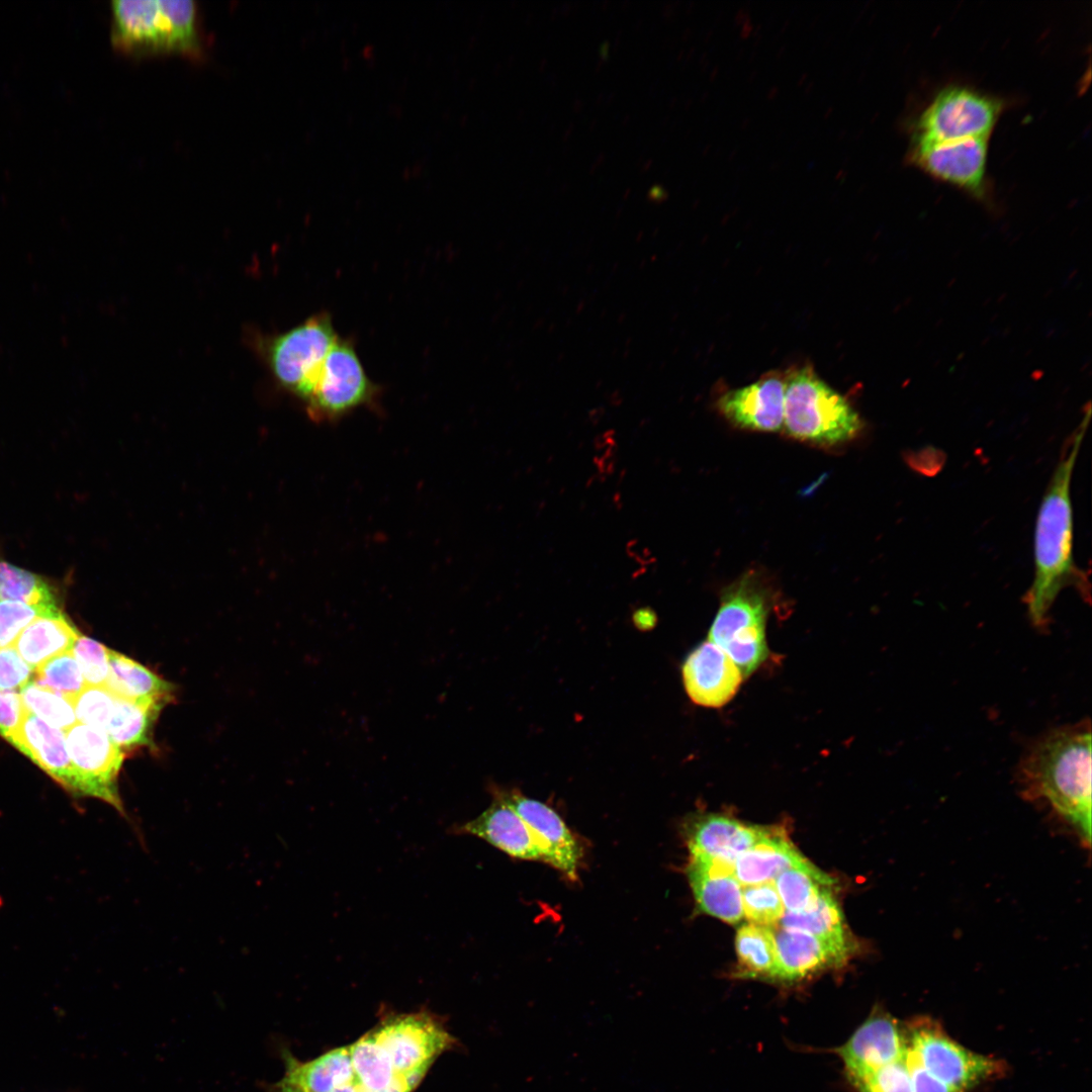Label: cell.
Segmentation results:
<instances>
[{
	"label": "cell",
	"mask_w": 1092,
	"mask_h": 1092,
	"mask_svg": "<svg viewBox=\"0 0 1092 1092\" xmlns=\"http://www.w3.org/2000/svg\"><path fill=\"white\" fill-rule=\"evenodd\" d=\"M1090 406L1064 444L1044 491L1035 523L1034 574L1024 597L1031 623L1044 628L1060 593L1075 586L1089 599V583L1073 556L1071 484L1074 467L1090 420Z\"/></svg>",
	"instance_id": "obj_1"
},
{
	"label": "cell",
	"mask_w": 1092,
	"mask_h": 1092,
	"mask_svg": "<svg viewBox=\"0 0 1092 1092\" xmlns=\"http://www.w3.org/2000/svg\"><path fill=\"white\" fill-rule=\"evenodd\" d=\"M1022 793L1042 801L1089 845L1091 840V729L1089 721L1052 730L1019 765Z\"/></svg>",
	"instance_id": "obj_2"
},
{
	"label": "cell",
	"mask_w": 1092,
	"mask_h": 1092,
	"mask_svg": "<svg viewBox=\"0 0 1092 1092\" xmlns=\"http://www.w3.org/2000/svg\"><path fill=\"white\" fill-rule=\"evenodd\" d=\"M112 41L131 55L203 51L198 9L193 0H114Z\"/></svg>",
	"instance_id": "obj_3"
},
{
	"label": "cell",
	"mask_w": 1092,
	"mask_h": 1092,
	"mask_svg": "<svg viewBox=\"0 0 1092 1092\" xmlns=\"http://www.w3.org/2000/svg\"><path fill=\"white\" fill-rule=\"evenodd\" d=\"M783 425L792 438L830 446L853 439L863 426L849 402L808 367L786 383Z\"/></svg>",
	"instance_id": "obj_4"
},
{
	"label": "cell",
	"mask_w": 1092,
	"mask_h": 1092,
	"mask_svg": "<svg viewBox=\"0 0 1092 1092\" xmlns=\"http://www.w3.org/2000/svg\"><path fill=\"white\" fill-rule=\"evenodd\" d=\"M767 614L765 596L749 577L730 585L721 597L708 640L731 657L743 676L750 675L769 657Z\"/></svg>",
	"instance_id": "obj_5"
},
{
	"label": "cell",
	"mask_w": 1092,
	"mask_h": 1092,
	"mask_svg": "<svg viewBox=\"0 0 1092 1092\" xmlns=\"http://www.w3.org/2000/svg\"><path fill=\"white\" fill-rule=\"evenodd\" d=\"M905 1027L906 1056L958 1092L1003 1076L1004 1062L974 1053L945 1033L938 1022L918 1017Z\"/></svg>",
	"instance_id": "obj_6"
},
{
	"label": "cell",
	"mask_w": 1092,
	"mask_h": 1092,
	"mask_svg": "<svg viewBox=\"0 0 1092 1092\" xmlns=\"http://www.w3.org/2000/svg\"><path fill=\"white\" fill-rule=\"evenodd\" d=\"M337 339L331 316L321 312L283 334L264 340L262 347L275 379L304 399Z\"/></svg>",
	"instance_id": "obj_7"
},
{
	"label": "cell",
	"mask_w": 1092,
	"mask_h": 1092,
	"mask_svg": "<svg viewBox=\"0 0 1092 1092\" xmlns=\"http://www.w3.org/2000/svg\"><path fill=\"white\" fill-rule=\"evenodd\" d=\"M394 1072L414 1089L436 1058L453 1042L428 1012L387 1017L371 1030Z\"/></svg>",
	"instance_id": "obj_8"
},
{
	"label": "cell",
	"mask_w": 1092,
	"mask_h": 1092,
	"mask_svg": "<svg viewBox=\"0 0 1092 1092\" xmlns=\"http://www.w3.org/2000/svg\"><path fill=\"white\" fill-rule=\"evenodd\" d=\"M376 391L352 344L338 338L304 400L314 419L331 421L370 403Z\"/></svg>",
	"instance_id": "obj_9"
},
{
	"label": "cell",
	"mask_w": 1092,
	"mask_h": 1092,
	"mask_svg": "<svg viewBox=\"0 0 1092 1092\" xmlns=\"http://www.w3.org/2000/svg\"><path fill=\"white\" fill-rule=\"evenodd\" d=\"M65 738L76 778L75 795L100 799L125 816L117 786L124 751L105 731L80 722L65 732Z\"/></svg>",
	"instance_id": "obj_10"
},
{
	"label": "cell",
	"mask_w": 1092,
	"mask_h": 1092,
	"mask_svg": "<svg viewBox=\"0 0 1092 1092\" xmlns=\"http://www.w3.org/2000/svg\"><path fill=\"white\" fill-rule=\"evenodd\" d=\"M1001 103L964 87L939 92L920 115L915 141L948 142L989 136Z\"/></svg>",
	"instance_id": "obj_11"
},
{
	"label": "cell",
	"mask_w": 1092,
	"mask_h": 1092,
	"mask_svg": "<svg viewBox=\"0 0 1092 1092\" xmlns=\"http://www.w3.org/2000/svg\"><path fill=\"white\" fill-rule=\"evenodd\" d=\"M988 139L975 136L948 142L914 140L912 158L932 176L982 197Z\"/></svg>",
	"instance_id": "obj_12"
},
{
	"label": "cell",
	"mask_w": 1092,
	"mask_h": 1092,
	"mask_svg": "<svg viewBox=\"0 0 1092 1092\" xmlns=\"http://www.w3.org/2000/svg\"><path fill=\"white\" fill-rule=\"evenodd\" d=\"M835 1053L849 1081L904 1058L905 1027L886 1011L875 1010Z\"/></svg>",
	"instance_id": "obj_13"
},
{
	"label": "cell",
	"mask_w": 1092,
	"mask_h": 1092,
	"mask_svg": "<svg viewBox=\"0 0 1092 1092\" xmlns=\"http://www.w3.org/2000/svg\"><path fill=\"white\" fill-rule=\"evenodd\" d=\"M528 825L541 846L545 861L568 879L577 875L582 849L561 817L546 804L517 792L494 791Z\"/></svg>",
	"instance_id": "obj_14"
},
{
	"label": "cell",
	"mask_w": 1092,
	"mask_h": 1092,
	"mask_svg": "<svg viewBox=\"0 0 1092 1092\" xmlns=\"http://www.w3.org/2000/svg\"><path fill=\"white\" fill-rule=\"evenodd\" d=\"M681 670L690 699L697 705L709 708L727 704L744 677L731 657L709 640L688 655Z\"/></svg>",
	"instance_id": "obj_15"
},
{
	"label": "cell",
	"mask_w": 1092,
	"mask_h": 1092,
	"mask_svg": "<svg viewBox=\"0 0 1092 1092\" xmlns=\"http://www.w3.org/2000/svg\"><path fill=\"white\" fill-rule=\"evenodd\" d=\"M449 832L479 837L515 858L545 861L543 850L528 825L495 796L479 816L452 826Z\"/></svg>",
	"instance_id": "obj_16"
},
{
	"label": "cell",
	"mask_w": 1092,
	"mask_h": 1092,
	"mask_svg": "<svg viewBox=\"0 0 1092 1092\" xmlns=\"http://www.w3.org/2000/svg\"><path fill=\"white\" fill-rule=\"evenodd\" d=\"M767 827L746 825L720 814L695 816L686 826L691 855L705 856L734 864L753 846Z\"/></svg>",
	"instance_id": "obj_17"
},
{
	"label": "cell",
	"mask_w": 1092,
	"mask_h": 1092,
	"mask_svg": "<svg viewBox=\"0 0 1092 1092\" xmlns=\"http://www.w3.org/2000/svg\"><path fill=\"white\" fill-rule=\"evenodd\" d=\"M785 387L780 378L767 377L727 391L718 402L720 412L741 429L776 432L784 423Z\"/></svg>",
	"instance_id": "obj_18"
},
{
	"label": "cell",
	"mask_w": 1092,
	"mask_h": 1092,
	"mask_svg": "<svg viewBox=\"0 0 1092 1092\" xmlns=\"http://www.w3.org/2000/svg\"><path fill=\"white\" fill-rule=\"evenodd\" d=\"M770 929L777 958L775 980L799 981L847 960L830 944L805 931L780 925Z\"/></svg>",
	"instance_id": "obj_19"
},
{
	"label": "cell",
	"mask_w": 1092,
	"mask_h": 1092,
	"mask_svg": "<svg viewBox=\"0 0 1092 1092\" xmlns=\"http://www.w3.org/2000/svg\"><path fill=\"white\" fill-rule=\"evenodd\" d=\"M8 741L75 795L76 778L64 731L27 712L19 729Z\"/></svg>",
	"instance_id": "obj_20"
},
{
	"label": "cell",
	"mask_w": 1092,
	"mask_h": 1092,
	"mask_svg": "<svg viewBox=\"0 0 1092 1092\" xmlns=\"http://www.w3.org/2000/svg\"><path fill=\"white\" fill-rule=\"evenodd\" d=\"M807 859L777 829L764 835L734 863V877L741 887L774 883L783 872Z\"/></svg>",
	"instance_id": "obj_21"
},
{
	"label": "cell",
	"mask_w": 1092,
	"mask_h": 1092,
	"mask_svg": "<svg viewBox=\"0 0 1092 1092\" xmlns=\"http://www.w3.org/2000/svg\"><path fill=\"white\" fill-rule=\"evenodd\" d=\"M79 636L75 626L60 613L34 619L20 632L12 647L34 670L49 659L71 651Z\"/></svg>",
	"instance_id": "obj_22"
},
{
	"label": "cell",
	"mask_w": 1092,
	"mask_h": 1092,
	"mask_svg": "<svg viewBox=\"0 0 1092 1092\" xmlns=\"http://www.w3.org/2000/svg\"><path fill=\"white\" fill-rule=\"evenodd\" d=\"M169 697L129 700L115 698L105 732L123 751L153 744V729Z\"/></svg>",
	"instance_id": "obj_23"
},
{
	"label": "cell",
	"mask_w": 1092,
	"mask_h": 1092,
	"mask_svg": "<svg viewBox=\"0 0 1092 1092\" xmlns=\"http://www.w3.org/2000/svg\"><path fill=\"white\" fill-rule=\"evenodd\" d=\"M778 925L810 933L847 958L854 948L832 889L823 892L815 905L806 911L785 912Z\"/></svg>",
	"instance_id": "obj_24"
},
{
	"label": "cell",
	"mask_w": 1092,
	"mask_h": 1092,
	"mask_svg": "<svg viewBox=\"0 0 1092 1092\" xmlns=\"http://www.w3.org/2000/svg\"><path fill=\"white\" fill-rule=\"evenodd\" d=\"M687 875L702 912L731 924L742 920V887L734 876L709 875L691 863Z\"/></svg>",
	"instance_id": "obj_25"
},
{
	"label": "cell",
	"mask_w": 1092,
	"mask_h": 1092,
	"mask_svg": "<svg viewBox=\"0 0 1092 1092\" xmlns=\"http://www.w3.org/2000/svg\"><path fill=\"white\" fill-rule=\"evenodd\" d=\"M359 1092H413L397 1076L371 1031L349 1045Z\"/></svg>",
	"instance_id": "obj_26"
},
{
	"label": "cell",
	"mask_w": 1092,
	"mask_h": 1092,
	"mask_svg": "<svg viewBox=\"0 0 1092 1092\" xmlns=\"http://www.w3.org/2000/svg\"><path fill=\"white\" fill-rule=\"evenodd\" d=\"M105 687L115 696L141 700L172 697L174 686L140 662L109 650V676Z\"/></svg>",
	"instance_id": "obj_27"
},
{
	"label": "cell",
	"mask_w": 1092,
	"mask_h": 1092,
	"mask_svg": "<svg viewBox=\"0 0 1092 1092\" xmlns=\"http://www.w3.org/2000/svg\"><path fill=\"white\" fill-rule=\"evenodd\" d=\"M774 885L785 912L797 913L812 908L823 892L832 889V880L806 860L783 872Z\"/></svg>",
	"instance_id": "obj_28"
},
{
	"label": "cell",
	"mask_w": 1092,
	"mask_h": 1092,
	"mask_svg": "<svg viewBox=\"0 0 1092 1092\" xmlns=\"http://www.w3.org/2000/svg\"><path fill=\"white\" fill-rule=\"evenodd\" d=\"M735 948L741 976L775 979L777 958L770 927L742 924L736 933Z\"/></svg>",
	"instance_id": "obj_29"
},
{
	"label": "cell",
	"mask_w": 1092,
	"mask_h": 1092,
	"mask_svg": "<svg viewBox=\"0 0 1092 1092\" xmlns=\"http://www.w3.org/2000/svg\"><path fill=\"white\" fill-rule=\"evenodd\" d=\"M0 600L59 608L54 592L40 576L7 562H0Z\"/></svg>",
	"instance_id": "obj_30"
},
{
	"label": "cell",
	"mask_w": 1092,
	"mask_h": 1092,
	"mask_svg": "<svg viewBox=\"0 0 1092 1092\" xmlns=\"http://www.w3.org/2000/svg\"><path fill=\"white\" fill-rule=\"evenodd\" d=\"M20 696L27 712L55 728L66 732L78 722L74 701L60 694L30 681L20 690Z\"/></svg>",
	"instance_id": "obj_31"
},
{
	"label": "cell",
	"mask_w": 1092,
	"mask_h": 1092,
	"mask_svg": "<svg viewBox=\"0 0 1092 1092\" xmlns=\"http://www.w3.org/2000/svg\"><path fill=\"white\" fill-rule=\"evenodd\" d=\"M31 681L72 701L87 686L71 651L59 654L36 667Z\"/></svg>",
	"instance_id": "obj_32"
},
{
	"label": "cell",
	"mask_w": 1092,
	"mask_h": 1092,
	"mask_svg": "<svg viewBox=\"0 0 1092 1092\" xmlns=\"http://www.w3.org/2000/svg\"><path fill=\"white\" fill-rule=\"evenodd\" d=\"M742 905L749 923L765 927L778 925L785 913L774 883L742 887Z\"/></svg>",
	"instance_id": "obj_33"
},
{
	"label": "cell",
	"mask_w": 1092,
	"mask_h": 1092,
	"mask_svg": "<svg viewBox=\"0 0 1092 1092\" xmlns=\"http://www.w3.org/2000/svg\"><path fill=\"white\" fill-rule=\"evenodd\" d=\"M115 698L105 686H86L74 701L78 722L105 731Z\"/></svg>",
	"instance_id": "obj_34"
},
{
	"label": "cell",
	"mask_w": 1092,
	"mask_h": 1092,
	"mask_svg": "<svg viewBox=\"0 0 1092 1092\" xmlns=\"http://www.w3.org/2000/svg\"><path fill=\"white\" fill-rule=\"evenodd\" d=\"M109 650L80 634L71 650L87 686H105L109 676Z\"/></svg>",
	"instance_id": "obj_35"
},
{
	"label": "cell",
	"mask_w": 1092,
	"mask_h": 1092,
	"mask_svg": "<svg viewBox=\"0 0 1092 1092\" xmlns=\"http://www.w3.org/2000/svg\"><path fill=\"white\" fill-rule=\"evenodd\" d=\"M62 613L58 609L0 601V649L12 647L20 632L34 619Z\"/></svg>",
	"instance_id": "obj_36"
},
{
	"label": "cell",
	"mask_w": 1092,
	"mask_h": 1092,
	"mask_svg": "<svg viewBox=\"0 0 1092 1092\" xmlns=\"http://www.w3.org/2000/svg\"><path fill=\"white\" fill-rule=\"evenodd\" d=\"M848 1082L857 1092H912L905 1056Z\"/></svg>",
	"instance_id": "obj_37"
},
{
	"label": "cell",
	"mask_w": 1092,
	"mask_h": 1092,
	"mask_svg": "<svg viewBox=\"0 0 1092 1092\" xmlns=\"http://www.w3.org/2000/svg\"><path fill=\"white\" fill-rule=\"evenodd\" d=\"M32 675L33 669L13 647L0 649V690H21Z\"/></svg>",
	"instance_id": "obj_38"
},
{
	"label": "cell",
	"mask_w": 1092,
	"mask_h": 1092,
	"mask_svg": "<svg viewBox=\"0 0 1092 1092\" xmlns=\"http://www.w3.org/2000/svg\"><path fill=\"white\" fill-rule=\"evenodd\" d=\"M27 710L20 693L13 690H0V734L7 741L17 732Z\"/></svg>",
	"instance_id": "obj_39"
},
{
	"label": "cell",
	"mask_w": 1092,
	"mask_h": 1092,
	"mask_svg": "<svg viewBox=\"0 0 1092 1092\" xmlns=\"http://www.w3.org/2000/svg\"><path fill=\"white\" fill-rule=\"evenodd\" d=\"M905 1062L909 1071L912 1092H958L937 1080L905 1053Z\"/></svg>",
	"instance_id": "obj_40"
},
{
	"label": "cell",
	"mask_w": 1092,
	"mask_h": 1092,
	"mask_svg": "<svg viewBox=\"0 0 1092 1092\" xmlns=\"http://www.w3.org/2000/svg\"><path fill=\"white\" fill-rule=\"evenodd\" d=\"M635 625L642 629H649L656 622L655 613L649 608L638 609L633 615Z\"/></svg>",
	"instance_id": "obj_41"
}]
</instances>
